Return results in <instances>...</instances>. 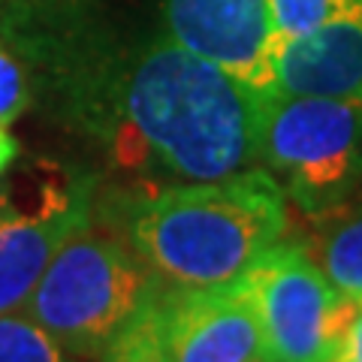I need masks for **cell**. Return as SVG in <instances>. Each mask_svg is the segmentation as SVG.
<instances>
[{
    "mask_svg": "<svg viewBox=\"0 0 362 362\" xmlns=\"http://www.w3.org/2000/svg\"><path fill=\"white\" fill-rule=\"evenodd\" d=\"M160 281L121 233L90 218L30 290L25 311L78 362H100L124 323L154 296Z\"/></svg>",
    "mask_w": 362,
    "mask_h": 362,
    "instance_id": "cell-3",
    "label": "cell"
},
{
    "mask_svg": "<svg viewBox=\"0 0 362 362\" xmlns=\"http://www.w3.org/2000/svg\"><path fill=\"white\" fill-rule=\"evenodd\" d=\"M335 6H338V0H272L281 42L305 37L314 28H320L332 16Z\"/></svg>",
    "mask_w": 362,
    "mask_h": 362,
    "instance_id": "cell-13",
    "label": "cell"
},
{
    "mask_svg": "<svg viewBox=\"0 0 362 362\" xmlns=\"http://www.w3.org/2000/svg\"><path fill=\"white\" fill-rule=\"evenodd\" d=\"M287 197L263 166L178 181L124 209V239L166 287L239 281L287 233Z\"/></svg>",
    "mask_w": 362,
    "mask_h": 362,
    "instance_id": "cell-2",
    "label": "cell"
},
{
    "mask_svg": "<svg viewBox=\"0 0 362 362\" xmlns=\"http://www.w3.org/2000/svg\"><path fill=\"white\" fill-rule=\"evenodd\" d=\"M275 85L287 94L362 100V0H338L320 28L281 42Z\"/></svg>",
    "mask_w": 362,
    "mask_h": 362,
    "instance_id": "cell-9",
    "label": "cell"
},
{
    "mask_svg": "<svg viewBox=\"0 0 362 362\" xmlns=\"http://www.w3.org/2000/svg\"><path fill=\"white\" fill-rule=\"evenodd\" d=\"M173 362H257L263 338L242 281L221 287H166L148 299Z\"/></svg>",
    "mask_w": 362,
    "mask_h": 362,
    "instance_id": "cell-8",
    "label": "cell"
},
{
    "mask_svg": "<svg viewBox=\"0 0 362 362\" xmlns=\"http://www.w3.org/2000/svg\"><path fill=\"white\" fill-rule=\"evenodd\" d=\"M259 166L308 218L344 209L362 185V100L266 94Z\"/></svg>",
    "mask_w": 362,
    "mask_h": 362,
    "instance_id": "cell-4",
    "label": "cell"
},
{
    "mask_svg": "<svg viewBox=\"0 0 362 362\" xmlns=\"http://www.w3.org/2000/svg\"><path fill=\"white\" fill-rule=\"evenodd\" d=\"M0 362H78L25 311L0 314Z\"/></svg>",
    "mask_w": 362,
    "mask_h": 362,
    "instance_id": "cell-11",
    "label": "cell"
},
{
    "mask_svg": "<svg viewBox=\"0 0 362 362\" xmlns=\"http://www.w3.org/2000/svg\"><path fill=\"white\" fill-rule=\"evenodd\" d=\"M166 37L259 94L278 90L281 33L272 0H166Z\"/></svg>",
    "mask_w": 362,
    "mask_h": 362,
    "instance_id": "cell-7",
    "label": "cell"
},
{
    "mask_svg": "<svg viewBox=\"0 0 362 362\" xmlns=\"http://www.w3.org/2000/svg\"><path fill=\"white\" fill-rule=\"evenodd\" d=\"M28 109V78L21 64L0 42V124L9 127Z\"/></svg>",
    "mask_w": 362,
    "mask_h": 362,
    "instance_id": "cell-14",
    "label": "cell"
},
{
    "mask_svg": "<svg viewBox=\"0 0 362 362\" xmlns=\"http://www.w3.org/2000/svg\"><path fill=\"white\" fill-rule=\"evenodd\" d=\"M257 362H266V359H257Z\"/></svg>",
    "mask_w": 362,
    "mask_h": 362,
    "instance_id": "cell-17",
    "label": "cell"
},
{
    "mask_svg": "<svg viewBox=\"0 0 362 362\" xmlns=\"http://www.w3.org/2000/svg\"><path fill=\"white\" fill-rule=\"evenodd\" d=\"M94 218V181L33 157L0 175V314L18 311L45 266Z\"/></svg>",
    "mask_w": 362,
    "mask_h": 362,
    "instance_id": "cell-5",
    "label": "cell"
},
{
    "mask_svg": "<svg viewBox=\"0 0 362 362\" xmlns=\"http://www.w3.org/2000/svg\"><path fill=\"white\" fill-rule=\"evenodd\" d=\"M323 221L320 239L305 247L344 296H362V206H344Z\"/></svg>",
    "mask_w": 362,
    "mask_h": 362,
    "instance_id": "cell-10",
    "label": "cell"
},
{
    "mask_svg": "<svg viewBox=\"0 0 362 362\" xmlns=\"http://www.w3.org/2000/svg\"><path fill=\"white\" fill-rule=\"evenodd\" d=\"M266 94L221 66L157 40L112 88L115 154L175 181H214L259 166Z\"/></svg>",
    "mask_w": 362,
    "mask_h": 362,
    "instance_id": "cell-1",
    "label": "cell"
},
{
    "mask_svg": "<svg viewBox=\"0 0 362 362\" xmlns=\"http://www.w3.org/2000/svg\"><path fill=\"white\" fill-rule=\"evenodd\" d=\"M329 362H362V296H350L344 326Z\"/></svg>",
    "mask_w": 362,
    "mask_h": 362,
    "instance_id": "cell-15",
    "label": "cell"
},
{
    "mask_svg": "<svg viewBox=\"0 0 362 362\" xmlns=\"http://www.w3.org/2000/svg\"><path fill=\"white\" fill-rule=\"evenodd\" d=\"M239 281L257 317L266 362H329L350 296L323 275L308 247L281 239Z\"/></svg>",
    "mask_w": 362,
    "mask_h": 362,
    "instance_id": "cell-6",
    "label": "cell"
},
{
    "mask_svg": "<svg viewBox=\"0 0 362 362\" xmlns=\"http://www.w3.org/2000/svg\"><path fill=\"white\" fill-rule=\"evenodd\" d=\"M16 157H18V142H16V136L9 133L4 124H0V175H4L6 169L16 163Z\"/></svg>",
    "mask_w": 362,
    "mask_h": 362,
    "instance_id": "cell-16",
    "label": "cell"
},
{
    "mask_svg": "<svg viewBox=\"0 0 362 362\" xmlns=\"http://www.w3.org/2000/svg\"><path fill=\"white\" fill-rule=\"evenodd\" d=\"M100 362H173L154 326L148 302L124 323V329L112 338V344L103 350Z\"/></svg>",
    "mask_w": 362,
    "mask_h": 362,
    "instance_id": "cell-12",
    "label": "cell"
}]
</instances>
